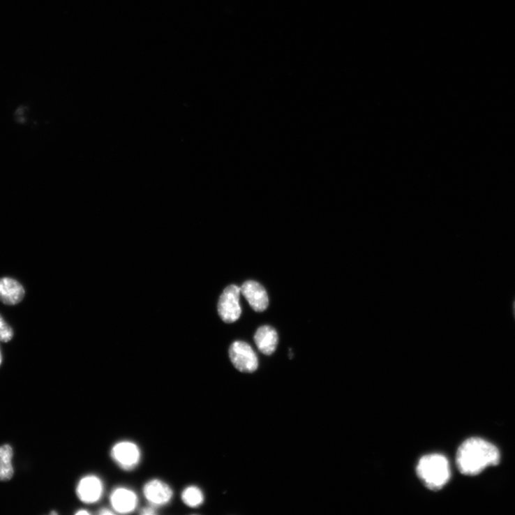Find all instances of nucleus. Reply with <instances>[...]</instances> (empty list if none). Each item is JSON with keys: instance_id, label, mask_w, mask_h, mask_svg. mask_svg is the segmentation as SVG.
Listing matches in <instances>:
<instances>
[{"instance_id": "obj_1", "label": "nucleus", "mask_w": 515, "mask_h": 515, "mask_svg": "<svg viewBox=\"0 0 515 515\" xmlns=\"http://www.w3.org/2000/svg\"><path fill=\"white\" fill-rule=\"evenodd\" d=\"M500 461L498 449L492 443L478 438L465 441L456 454V465L465 475H477L485 468L498 465Z\"/></svg>"}, {"instance_id": "obj_2", "label": "nucleus", "mask_w": 515, "mask_h": 515, "mask_svg": "<svg viewBox=\"0 0 515 515\" xmlns=\"http://www.w3.org/2000/svg\"><path fill=\"white\" fill-rule=\"evenodd\" d=\"M417 475L426 488L439 491L448 482L451 472L447 458L440 454L424 456L417 468Z\"/></svg>"}, {"instance_id": "obj_3", "label": "nucleus", "mask_w": 515, "mask_h": 515, "mask_svg": "<svg viewBox=\"0 0 515 515\" xmlns=\"http://www.w3.org/2000/svg\"><path fill=\"white\" fill-rule=\"evenodd\" d=\"M240 294L241 288L236 285H231L225 289L220 297L218 311L224 322L231 324L239 319L241 314Z\"/></svg>"}, {"instance_id": "obj_4", "label": "nucleus", "mask_w": 515, "mask_h": 515, "mask_svg": "<svg viewBox=\"0 0 515 515\" xmlns=\"http://www.w3.org/2000/svg\"><path fill=\"white\" fill-rule=\"evenodd\" d=\"M229 356L234 366L245 373H252L259 366L257 356L248 343L237 341L229 349Z\"/></svg>"}, {"instance_id": "obj_5", "label": "nucleus", "mask_w": 515, "mask_h": 515, "mask_svg": "<svg viewBox=\"0 0 515 515\" xmlns=\"http://www.w3.org/2000/svg\"><path fill=\"white\" fill-rule=\"evenodd\" d=\"M111 455L112 459L126 470L135 468L140 459L138 447L130 442H121L114 445Z\"/></svg>"}, {"instance_id": "obj_6", "label": "nucleus", "mask_w": 515, "mask_h": 515, "mask_svg": "<svg viewBox=\"0 0 515 515\" xmlns=\"http://www.w3.org/2000/svg\"><path fill=\"white\" fill-rule=\"evenodd\" d=\"M241 292L254 311L262 312L267 308L268 294L260 283L254 281H246L241 286Z\"/></svg>"}, {"instance_id": "obj_7", "label": "nucleus", "mask_w": 515, "mask_h": 515, "mask_svg": "<svg viewBox=\"0 0 515 515\" xmlns=\"http://www.w3.org/2000/svg\"><path fill=\"white\" fill-rule=\"evenodd\" d=\"M103 486L101 480L96 476L83 477L77 486L79 499L85 503H94L98 501L103 494Z\"/></svg>"}, {"instance_id": "obj_8", "label": "nucleus", "mask_w": 515, "mask_h": 515, "mask_svg": "<svg viewBox=\"0 0 515 515\" xmlns=\"http://www.w3.org/2000/svg\"><path fill=\"white\" fill-rule=\"evenodd\" d=\"M24 296L25 290L18 281L9 277L0 278V301L15 306L20 304Z\"/></svg>"}, {"instance_id": "obj_9", "label": "nucleus", "mask_w": 515, "mask_h": 515, "mask_svg": "<svg viewBox=\"0 0 515 515\" xmlns=\"http://www.w3.org/2000/svg\"><path fill=\"white\" fill-rule=\"evenodd\" d=\"M143 493L147 500L154 506L166 505L173 497V491L170 486L158 479L149 481L145 485Z\"/></svg>"}, {"instance_id": "obj_10", "label": "nucleus", "mask_w": 515, "mask_h": 515, "mask_svg": "<svg viewBox=\"0 0 515 515\" xmlns=\"http://www.w3.org/2000/svg\"><path fill=\"white\" fill-rule=\"evenodd\" d=\"M110 502L114 511L121 514H127L132 512L136 508L137 498L133 491L120 488L112 493Z\"/></svg>"}, {"instance_id": "obj_11", "label": "nucleus", "mask_w": 515, "mask_h": 515, "mask_svg": "<svg viewBox=\"0 0 515 515\" xmlns=\"http://www.w3.org/2000/svg\"><path fill=\"white\" fill-rule=\"evenodd\" d=\"M254 341L258 348L266 355L272 354L277 347L278 334L270 326H263L258 329L254 336Z\"/></svg>"}, {"instance_id": "obj_12", "label": "nucleus", "mask_w": 515, "mask_h": 515, "mask_svg": "<svg viewBox=\"0 0 515 515\" xmlns=\"http://www.w3.org/2000/svg\"><path fill=\"white\" fill-rule=\"evenodd\" d=\"M13 448L10 445L0 446V482H8L14 476L13 465Z\"/></svg>"}, {"instance_id": "obj_13", "label": "nucleus", "mask_w": 515, "mask_h": 515, "mask_svg": "<svg viewBox=\"0 0 515 515\" xmlns=\"http://www.w3.org/2000/svg\"><path fill=\"white\" fill-rule=\"evenodd\" d=\"M182 500L188 507H197L204 502V497L202 491L197 486H191L184 491Z\"/></svg>"}, {"instance_id": "obj_14", "label": "nucleus", "mask_w": 515, "mask_h": 515, "mask_svg": "<svg viewBox=\"0 0 515 515\" xmlns=\"http://www.w3.org/2000/svg\"><path fill=\"white\" fill-rule=\"evenodd\" d=\"M14 336V331L6 320L0 315V341L8 343L10 341Z\"/></svg>"}, {"instance_id": "obj_15", "label": "nucleus", "mask_w": 515, "mask_h": 515, "mask_svg": "<svg viewBox=\"0 0 515 515\" xmlns=\"http://www.w3.org/2000/svg\"><path fill=\"white\" fill-rule=\"evenodd\" d=\"M140 514L143 515H152L156 514L157 512L154 507L151 506L142 509Z\"/></svg>"}, {"instance_id": "obj_16", "label": "nucleus", "mask_w": 515, "mask_h": 515, "mask_svg": "<svg viewBox=\"0 0 515 515\" xmlns=\"http://www.w3.org/2000/svg\"><path fill=\"white\" fill-rule=\"evenodd\" d=\"M99 514H102V515H105V514H113L114 512H112V511H110V510H109L108 509H102L99 512Z\"/></svg>"}, {"instance_id": "obj_17", "label": "nucleus", "mask_w": 515, "mask_h": 515, "mask_svg": "<svg viewBox=\"0 0 515 515\" xmlns=\"http://www.w3.org/2000/svg\"><path fill=\"white\" fill-rule=\"evenodd\" d=\"M75 514H79V515H81V514H86V515L90 514V513L87 510H84V509L79 510Z\"/></svg>"}, {"instance_id": "obj_18", "label": "nucleus", "mask_w": 515, "mask_h": 515, "mask_svg": "<svg viewBox=\"0 0 515 515\" xmlns=\"http://www.w3.org/2000/svg\"><path fill=\"white\" fill-rule=\"evenodd\" d=\"M2 362H3V355L1 353V350H0V366H1Z\"/></svg>"}, {"instance_id": "obj_19", "label": "nucleus", "mask_w": 515, "mask_h": 515, "mask_svg": "<svg viewBox=\"0 0 515 515\" xmlns=\"http://www.w3.org/2000/svg\"><path fill=\"white\" fill-rule=\"evenodd\" d=\"M514 318H515V302H514Z\"/></svg>"}, {"instance_id": "obj_20", "label": "nucleus", "mask_w": 515, "mask_h": 515, "mask_svg": "<svg viewBox=\"0 0 515 515\" xmlns=\"http://www.w3.org/2000/svg\"><path fill=\"white\" fill-rule=\"evenodd\" d=\"M50 514H57V512H52L50 513Z\"/></svg>"}]
</instances>
